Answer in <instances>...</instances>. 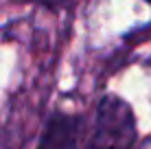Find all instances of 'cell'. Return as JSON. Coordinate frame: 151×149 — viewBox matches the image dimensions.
Listing matches in <instances>:
<instances>
[{"label": "cell", "instance_id": "3", "mask_svg": "<svg viewBox=\"0 0 151 149\" xmlns=\"http://www.w3.org/2000/svg\"><path fill=\"white\" fill-rule=\"evenodd\" d=\"M44 7H50V9H55V7H59L61 2H66V0H40Z\"/></svg>", "mask_w": 151, "mask_h": 149}, {"label": "cell", "instance_id": "2", "mask_svg": "<svg viewBox=\"0 0 151 149\" xmlns=\"http://www.w3.org/2000/svg\"><path fill=\"white\" fill-rule=\"evenodd\" d=\"M81 130L79 116L66 114V112H53L46 123L37 149H77V138Z\"/></svg>", "mask_w": 151, "mask_h": 149}, {"label": "cell", "instance_id": "4", "mask_svg": "<svg viewBox=\"0 0 151 149\" xmlns=\"http://www.w3.org/2000/svg\"><path fill=\"white\" fill-rule=\"evenodd\" d=\"M147 2H151V0H147Z\"/></svg>", "mask_w": 151, "mask_h": 149}, {"label": "cell", "instance_id": "1", "mask_svg": "<svg viewBox=\"0 0 151 149\" xmlns=\"http://www.w3.org/2000/svg\"><path fill=\"white\" fill-rule=\"evenodd\" d=\"M136 136L138 130L132 105L116 94H105L99 101L94 130L86 149H132Z\"/></svg>", "mask_w": 151, "mask_h": 149}]
</instances>
